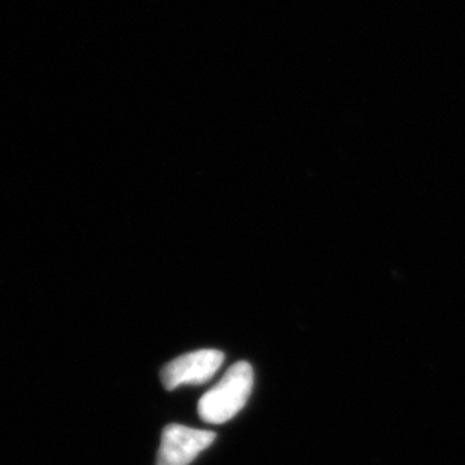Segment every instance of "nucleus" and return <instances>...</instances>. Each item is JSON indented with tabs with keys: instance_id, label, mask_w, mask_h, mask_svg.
<instances>
[{
	"instance_id": "obj_3",
	"label": "nucleus",
	"mask_w": 465,
	"mask_h": 465,
	"mask_svg": "<svg viewBox=\"0 0 465 465\" xmlns=\"http://www.w3.org/2000/svg\"><path fill=\"white\" fill-rule=\"evenodd\" d=\"M223 361V352L217 350L184 354L162 369L163 386L166 391H173L183 384H203L214 377Z\"/></svg>"
},
{
	"instance_id": "obj_1",
	"label": "nucleus",
	"mask_w": 465,
	"mask_h": 465,
	"mask_svg": "<svg viewBox=\"0 0 465 465\" xmlns=\"http://www.w3.org/2000/svg\"><path fill=\"white\" fill-rule=\"evenodd\" d=\"M253 389V369L247 361H238L224 373L222 381L201 398L199 416L207 423H224L237 416Z\"/></svg>"
},
{
	"instance_id": "obj_2",
	"label": "nucleus",
	"mask_w": 465,
	"mask_h": 465,
	"mask_svg": "<svg viewBox=\"0 0 465 465\" xmlns=\"http://www.w3.org/2000/svg\"><path fill=\"white\" fill-rule=\"evenodd\" d=\"M214 432L193 430L183 425H167L163 430L157 465H189L199 453L210 448Z\"/></svg>"
}]
</instances>
